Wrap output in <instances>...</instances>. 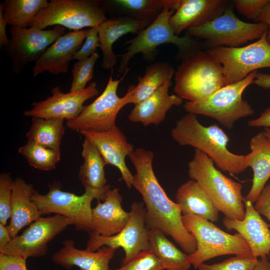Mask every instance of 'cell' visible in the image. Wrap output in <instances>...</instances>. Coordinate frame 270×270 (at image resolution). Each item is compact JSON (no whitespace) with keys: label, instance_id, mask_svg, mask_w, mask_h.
Returning <instances> with one entry per match:
<instances>
[{"label":"cell","instance_id":"1","mask_svg":"<svg viewBox=\"0 0 270 270\" xmlns=\"http://www.w3.org/2000/svg\"><path fill=\"white\" fill-rule=\"evenodd\" d=\"M154 156L152 151L139 148L128 156L136 170L132 186L140 194L145 204L146 227L160 230L172 237L184 252L192 254L197 248L196 240L183 224L179 206L160 184L152 168Z\"/></svg>","mask_w":270,"mask_h":270},{"label":"cell","instance_id":"2","mask_svg":"<svg viewBox=\"0 0 270 270\" xmlns=\"http://www.w3.org/2000/svg\"><path fill=\"white\" fill-rule=\"evenodd\" d=\"M170 135L179 145L190 146L206 154L224 172L238 174L249 167L250 153L232 152L228 148L230 138L225 132L216 124L203 126L196 114L188 113L178 120Z\"/></svg>","mask_w":270,"mask_h":270},{"label":"cell","instance_id":"3","mask_svg":"<svg viewBox=\"0 0 270 270\" xmlns=\"http://www.w3.org/2000/svg\"><path fill=\"white\" fill-rule=\"evenodd\" d=\"M188 175L198 184L224 216L238 220L244 218L245 206L242 185L218 170L208 156L196 149L188 164Z\"/></svg>","mask_w":270,"mask_h":270},{"label":"cell","instance_id":"4","mask_svg":"<svg viewBox=\"0 0 270 270\" xmlns=\"http://www.w3.org/2000/svg\"><path fill=\"white\" fill-rule=\"evenodd\" d=\"M174 73V92L195 102L226 86L221 64L206 50H196L181 58Z\"/></svg>","mask_w":270,"mask_h":270},{"label":"cell","instance_id":"5","mask_svg":"<svg viewBox=\"0 0 270 270\" xmlns=\"http://www.w3.org/2000/svg\"><path fill=\"white\" fill-rule=\"evenodd\" d=\"M174 11L164 9L155 20L132 39L126 41V52L120 54L118 67L120 73L128 68L129 61L134 56L142 53L148 62L154 61L158 56L157 47L167 44L176 45L178 52L176 58L180 60L188 53L199 48V42L185 34L183 36L175 34L169 23V19Z\"/></svg>","mask_w":270,"mask_h":270},{"label":"cell","instance_id":"6","mask_svg":"<svg viewBox=\"0 0 270 270\" xmlns=\"http://www.w3.org/2000/svg\"><path fill=\"white\" fill-rule=\"evenodd\" d=\"M182 222L185 228L196 242V250L189 254L194 269L217 256L228 254L252 256L249 246L238 232L229 234L212 222L192 214L182 215Z\"/></svg>","mask_w":270,"mask_h":270},{"label":"cell","instance_id":"7","mask_svg":"<svg viewBox=\"0 0 270 270\" xmlns=\"http://www.w3.org/2000/svg\"><path fill=\"white\" fill-rule=\"evenodd\" d=\"M258 72L254 71L243 80L226 85L200 100L186 102L184 108L188 113L211 118L231 130L240 120L252 116L254 110L242 98L244 90L253 84Z\"/></svg>","mask_w":270,"mask_h":270},{"label":"cell","instance_id":"8","mask_svg":"<svg viewBox=\"0 0 270 270\" xmlns=\"http://www.w3.org/2000/svg\"><path fill=\"white\" fill-rule=\"evenodd\" d=\"M104 6L98 0H51L34 18L30 27L44 30L60 26L77 31L98 27L107 19Z\"/></svg>","mask_w":270,"mask_h":270},{"label":"cell","instance_id":"9","mask_svg":"<svg viewBox=\"0 0 270 270\" xmlns=\"http://www.w3.org/2000/svg\"><path fill=\"white\" fill-rule=\"evenodd\" d=\"M268 30L262 22L250 23L240 20L230 7L220 16L204 24L191 27L186 34L192 38L204 40L210 48H237L260 38Z\"/></svg>","mask_w":270,"mask_h":270},{"label":"cell","instance_id":"10","mask_svg":"<svg viewBox=\"0 0 270 270\" xmlns=\"http://www.w3.org/2000/svg\"><path fill=\"white\" fill-rule=\"evenodd\" d=\"M60 182L48 184V190L42 194L34 191L31 199L38 206L42 216L55 214L64 216L73 222L78 231L90 234L92 226V202L94 199L104 200L105 196L92 190H85L78 196L61 190Z\"/></svg>","mask_w":270,"mask_h":270},{"label":"cell","instance_id":"11","mask_svg":"<svg viewBox=\"0 0 270 270\" xmlns=\"http://www.w3.org/2000/svg\"><path fill=\"white\" fill-rule=\"evenodd\" d=\"M128 68L119 80L109 78L104 92L93 102L84 106L74 120L66 121V126L72 131L107 132L116 126V118L120 110L130 104V92L128 90L122 97L117 95L118 84L128 72Z\"/></svg>","mask_w":270,"mask_h":270},{"label":"cell","instance_id":"12","mask_svg":"<svg viewBox=\"0 0 270 270\" xmlns=\"http://www.w3.org/2000/svg\"><path fill=\"white\" fill-rule=\"evenodd\" d=\"M266 34L244 46H219L206 50L222 66L226 85L243 80L258 69L270 68V44Z\"/></svg>","mask_w":270,"mask_h":270},{"label":"cell","instance_id":"13","mask_svg":"<svg viewBox=\"0 0 270 270\" xmlns=\"http://www.w3.org/2000/svg\"><path fill=\"white\" fill-rule=\"evenodd\" d=\"M129 213L127 224L118 234L110 236L89 234L86 250L95 252L103 246L115 250L121 248L125 254L121 265L130 262L141 252L148 250V228L144 203L134 201Z\"/></svg>","mask_w":270,"mask_h":270},{"label":"cell","instance_id":"14","mask_svg":"<svg viewBox=\"0 0 270 270\" xmlns=\"http://www.w3.org/2000/svg\"><path fill=\"white\" fill-rule=\"evenodd\" d=\"M70 224H73L70 220L60 214L41 216L20 235L12 238L0 254L24 260L30 257L44 256L48 252V243Z\"/></svg>","mask_w":270,"mask_h":270},{"label":"cell","instance_id":"15","mask_svg":"<svg viewBox=\"0 0 270 270\" xmlns=\"http://www.w3.org/2000/svg\"><path fill=\"white\" fill-rule=\"evenodd\" d=\"M64 32V28L60 26L48 30L11 26L10 40L4 48L12 60L14 74H18L28 64L36 62Z\"/></svg>","mask_w":270,"mask_h":270},{"label":"cell","instance_id":"16","mask_svg":"<svg viewBox=\"0 0 270 270\" xmlns=\"http://www.w3.org/2000/svg\"><path fill=\"white\" fill-rule=\"evenodd\" d=\"M52 95L46 100L34 102L32 108L24 112L26 116L56 118L67 121L76 118L83 110L87 100L98 94L96 82H92L84 89L64 93L58 86L52 90Z\"/></svg>","mask_w":270,"mask_h":270},{"label":"cell","instance_id":"17","mask_svg":"<svg viewBox=\"0 0 270 270\" xmlns=\"http://www.w3.org/2000/svg\"><path fill=\"white\" fill-rule=\"evenodd\" d=\"M80 133L96 147L106 164L118 168L126 186L131 188L134 175L127 167L125 159L134 150L122 132L116 126L107 132L82 130Z\"/></svg>","mask_w":270,"mask_h":270},{"label":"cell","instance_id":"18","mask_svg":"<svg viewBox=\"0 0 270 270\" xmlns=\"http://www.w3.org/2000/svg\"><path fill=\"white\" fill-rule=\"evenodd\" d=\"M245 215L242 220L224 216V226L228 230L237 232L249 246L252 255L256 258L268 256L270 253L269 225L256 210L253 203L245 198Z\"/></svg>","mask_w":270,"mask_h":270},{"label":"cell","instance_id":"19","mask_svg":"<svg viewBox=\"0 0 270 270\" xmlns=\"http://www.w3.org/2000/svg\"><path fill=\"white\" fill-rule=\"evenodd\" d=\"M89 30L72 31L58 38L35 62L34 76L46 71L53 74L66 72L70 62L82 46Z\"/></svg>","mask_w":270,"mask_h":270},{"label":"cell","instance_id":"20","mask_svg":"<svg viewBox=\"0 0 270 270\" xmlns=\"http://www.w3.org/2000/svg\"><path fill=\"white\" fill-rule=\"evenodd\" d=\"M151 24L148 21L129 16H119L107 18L98 26L99 44L102 58V68L114 72L120 54H115L112 48L114 44L123 36L131 33L138 34Z\"/></svg>","mask_w":270,"mask_h":270},{"label":"cell","instance_id":"21","mask_svg":"<svg viewBox=\"0 0 270 270\" xmlns=\"http://www.w3.org/2000/svg\"><path fill=\"white\" fill-rule=\"evenodd\" d=\"M226 0H182L169 23L175 34L208 23L222 15L228 7Z\"/></svg>","mask_w":270,"mask_h":270},{"label":"cell","instance_id":"22","mask_svg":"<svg viewBox=\"0 0 270 270\" xmlns=\"http://www.w3.org/2000/svg\"><path fill=\"white\" fill-rule=\"evenodd\" d=\"M122 198L118 188L108 189L102 202L98 201L92 210L90 233L103 236H110L120 232L126 226L130 217L129 212L122 206Z\"/></svg>","mask_w":270,"mask_h":270},{"label":"cell","instance_id":"23","mask_svg":"<svg viewBox=\"0 0 270 270\" xmlns=\"http://www.w3.org/2000/svg\"><path fill=\"white\" fill-rule=\"evenodd\" d=\"M63 246L56 252L52 260L56 264L70 270L78 266L81 270H110L109 263L116 250L103 246L95 252L81 250L75 247L72 240L62 242Z\"/></svg>","mask_w":270,"mask_h":270},{"label":"cell","instance_id":"24","mask_svg":"<svg viewBox=\"0 0 270 270\" xmlns=\"http://www.w3.org/2000/svg\"><path fill=\"white\" fill-rule=\"evenodd\" d=\"M171 85V80L166 82L151 96L135 104L128 116L129 120L141 123L144 126H158L162 122L171 108L182 102L183 99L178 95L169 94Z\"/></svg>","mask_w":270,"mask_h":270},{"label":"cell","instance_id":"25","mask_svg":"<svg viewBox=\"0 0 270 270\" xmlns=\"http://www.w3.org/2000/svg\"><path fill=\"white\" fill-rule=\"evenodd\" d=\"M34 190L31 184L18 177L14 180L11 199V216L7 229L12 238L24 227L42 216L38 205L32 196Z\"/></svg>","mask_w":270,"mask_h":270},{"label":"cell","instance_id":"26","mask_svg":"<svg viewBox=\"0 0 270 270\" xmlns=\"http://www.w3.org/2000/svg\"><path fill=\"white\" fill-rule=\"evenodd\" d=\"M249 167L253 171L252 184L244 198L254 203L270 179V140L263 132L254 136L250 140Z\"/></svg>","mask_w":270,"mask_h":270},{"label":"cell","instance_id":"27","mask_svg":"<svg viewBox=\"0 0 270 270\" xmlns=\"http://www.w3.org/2000/svg\"><path fill=\"white\" fill-rule=\"evenodd\" d=\"M176 200L182 215H195L212 222L218 219L219 211L194 180L190 179L179 186L176 193Z\"/></svg>","mask_w":270,"mask_h":270},{"label":"cell","instance_id":"28","mask_svg":"<svg viewBox=\"0 0 270 270\" xmlns=\"http://www.w3.org/2000/svg\"><path fill=\"white\" fill-rule=\"evenodd\" d=\"M82 156L83 164L80 166L78 179L85 190H92L105 196L110 188L107 184L104 170L106 165L96 147L84 138L82 144Z\"/></svg>","mask_w":270,"mask_h":270},{"label":"cell","instance_id":"29","mask_svg":"<svg viewBox=\"0 0 270 270\" xmlns=\"http://www.w3.org/2000/svg\"><path fill=\"white\" fill-rule=\"evenodd\" d=\"M174 73L172 66L166 62H157L147 66L144 75L138 76V84L128 88L130 104L135 105L146 99L166 82L171 80Z\"/></svg>","mask_w":270,"mask_h":270},{"label":"cell","instance_id":"30","mask_svg":"<svg viewBox=\"0 0 270 270\" xmlns=\"http://www.w3.org/2000/svg\"><path fill=\"white\" fill-rule=\"evenodd\" d=\"M149 250L160 261L164 270H189L191 266L190 255L178 248L157 228L148 229Z\"/></svg>","mask_w":270,"mask_h":270},{"label":"cell","instance_id":"31","mask_svg":"<svg viewBox=\"0 0 270 270\" xmlns=\"http://www.w3.org/2000/svg\"><path fill=\"white\" fill-rule=\"evenodd\" d=\"M105 3L122 14L140 20L153 22L165 8L178 9L182 0H110Z\"/></svg>","mask_w":270,"mask_h":270},{"label":"cell","instance_id":"32","mask_svg":"<svg viewBox=\"0 0 270 270\" xmlns=\"http://www.w3.org/2000/svg\"><path fill=\"white\" fill-rule=\"evenodd\" d=\"M64 120L56 118H32V126L26 134L28 141L60 150L65 130Z\"/></svg>","mask_w":270,"mask_h":270},{"label":"cell","instance_id":"33","mask_svg":"<svg viewBox=\"0 0 270 270\" xmlns=\"http://www.w3.org/2000/svg\"><path fill=\"white\" fill-rule=\"evenodd\" d=\"M48 2L46 0H6L2 2L3 16L11 26L28 28Z\"/></svg>","mask_w":270,"mask_h":270},{"label":"cell","instance_id":"34","mask_svg":"<svg viewBox=\"0 0 270 270\" xmlns=\"http://www.w3.org/2000/svg\"><path fill=\"white\" fill-rule=\"evenodd\" d=\"M18 152L30 166L42 171L54 169L60 158V150L47 148L30 141L20 146Z\"/></svg>","mask_w":270,"mask_h":270},{"label":"cell","instance_id":"35","mask_svg":"<svg viewBox=\"0 0 270 270\" xmlns=\"http://www.w3.org/2000/svg\"><path fill=\"white\" fill-rule=\"evenodd\" d=\"M100 56L98 52L90 57L78 60L72 68V80L70 92L80 91L84 89L86 85L93 78L94 68Z\"/></svg>","mask_w":270,"mask_h":270},{"label":"cell","instance_id":"36","mask_svg":"<svg viewBox=\"0 0 270 270\" xmlns=\"http://www.w3.org/2000/svg\"><path fill=\"white\" fill-rule=\"evenodd\" d=\"M258 258L250 256H236L222 262L212 264L204 263L198 268V270H252Z\"/></svg>","mask_w":270,"mask_h":270},{"label":"cell","instance_id":"37","mask_svg":"<svg viewBox=\"0 0 270 270\" xmlns=\"http://www.w3.org/2000/svg\"><path fill=\"white\" fill-rule=\"evenodd\" d=\"M14 180L10 172L0 174V224L6 225L11 216V199Z\"/></svg>","mask_w":270,"mask_h":270},{"label":"cell","instance_id":"38","mask_svg":"<svg viewBox=\"0 0 270 270\" xmlns=\"http://www.w3.org/2000/svg\"><path fill=\"white\" fill-rule=\"evenodd\" d=\"M110 270H164L156 255L150 250L140 252L127 264L120 268Z\"/></svg>","mask_w":270,"mask_h":270},{"label":"cell","instance_id":"39","mask_svg":"<svg viewBox=\"0 0 270 270\" xmlns=\"http://www.w3.org/2000/svg\"><path fill=\"white\" fill-rule=\"evenodd\" d=\"M233 2L239 13L248 19L256 22L263 8L270 0H234Z\"/></svg>","mask_w":270,"mask_h":270},{"label":"cell","instance_id":"40","mask_svg":"<svg viewBox=\"0 0 270 270\" xmlns=\"http://www.w3.org/2000/svg\"><path fill=\"white\" fill-rule=\"evenodd\" d=\"M81 48L74 54L72 60H82L97 52L100 46L98 27L90 28Z\"/></svg>","mask_w":270,"mask_h":270},{"label":"cell","instance_id":"41","mask_svg":"<svg viewBox=\"0 0 270 270\" xmlns=\"http://www.w3.org/2000/svg\"><path fill=\"white\" fill-rule=\"evenodd\" d=\"M254 203L256 210L268 218L270 228V185L265 186Z\"/></svg>","mask_w":270,"mask_h":270},{"label":"cell","instance_id":"42","mask_svg":"<svg viewBox=\"0 0 270 270\" xmlns=\"http://www.w3.org/2000/svg\"><path fill=\"white\" fill-rule=\"evenodd\" d=\"M0 270H28L26 260L0 254Z\"/></svg>","mask_w":270,"mask_h":270},{"label":"cell","instance_id":"43","mask_svg":"<svg viewBox=\"0 0 270 270\" xmlns=\"http://www.w3.org/2000/svg\"><path fill=\"white\" fill-rule=\"evenodd\" d=\"M250 127H264L270 128V106L263 112L260 116L248 122Z\"/></svg>","mask_w":270,"mask_h":270},{"label":"cell","instance_id":"44","mask_svg":"<svg viewBox=\"0 0 270 270\" xmlns=\"http://www.w3.org/2000/svg\"><path fill=\"white\" fill-rule=\"evenodd\" d=\"M266 24L268 26L266 34V40L270 44V2L262 8L260 16L255 22Z\"/></svg>","mask_w":270,"mask_h":270},{"label":"cell","instance_id":"45","mask_svg":"<svg viewBox=\"0 0 270 270\" xmlns=\"http://www.w3.org/2000/svg\"><path fill=\"white\" fill-rule=\"evenodd\" d=\"M7 23L3 16V6L0 2V46L1 48L6 46L10 40L6 32Z\"/></svg>","mask_w":270,"mask_h":270},{"label":"cell","instance_id":"46","mask_svg":"<svg viewBox=\"0 0 270 270\" xmlns=\"http://www.w3.org/2000/svg\"><path fill=\"white\" fill-rule=\"evenodd\" d=\"M253 84L264 88H270V74L260 72H257Z\"/></svg>","mask_w":270,"mask_h":270},{"label":"cell","instance_id":"47","mask_svg":"<svg viewBox=\"0 0 270 270\" xmlns=\"http://www.w3.org/2000/svg\"><path fill=\"white\" fill-rule=\"evenodd\" d=\"M12 239L6 226L0 224V254L3 252Z\"/></svg>","mask_w":270,"mask_h":270},{"label":"cell","instance_id":"48","mask_svg":"<svg viewBox=\"0 0 270 270\" xmlns=\"http://www.w3.org/2000/svg\"><path fill=\"white\" fill-rule=\"evenodd\" d=\"M252 270H270V262L268 256H264L258 259Z\"/></svg>","mask_w":270,"mask_h":270},{"label":"cell","instance_id":"49","mask_svg":"<svg viewBox=\"0 0 270 270\" xmlns=\"http://www.w3.org/2000/svg\"><path fill=\"white\" fill-rule=\"evenodd\" d=\"M265 135L270 140V128H265L263 131Z\"/></svg>","mask_w":270,"mask_h":270}]
</instances>
